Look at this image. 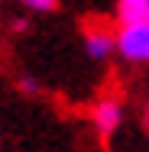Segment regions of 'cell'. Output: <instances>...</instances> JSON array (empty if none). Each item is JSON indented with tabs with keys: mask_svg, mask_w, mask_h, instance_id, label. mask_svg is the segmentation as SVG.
Listing matches in <instances>:
<instances>
[{
	"mask_svg": "<svg viewBox=\"0 0 149 152\" xmlns=\"http://www.w3.org/2000/svg\"><path fill=\"white\" fill-rule=\"evenodd\" d=\"M91 120H94V129L101 136H114L123 123V100L120 97H101L91 110Z\"/></svg>",
	"mask_w": 149,
	"mask_h": 152,
	"instance_id": "obj_2",
	"label": "cell"
},
{
	"mask_svg": "<svg viewBox=\"0 0 149 152\" xmlns=\"http://www.w3.org/2000/svg\"><path fill=\"white\" fill-rule=\"evenodd\" d=\"M84 52H88L94 61H104L114 55V32L107 26H91L84 32Z\"/></svg>",
	"mask_w": 149,
	"mask_h": 152,
	"instance_id": "obj_3",
	"label": "cell"
},
{
	"mask_svg": "<svg viewBox=\"0 0 149 152\" xmlns=\"http://www.w3.org/2000/svg\"><path fill=\"white\" fill-rule=\"evenodd\" d=\"M20 3L29 7V10H36V13H49V10H55L59 0H20Z\"/></svg>",
	"mask_w": 149,
	"mask_h": 152,
	"instance_id": "obj_5",
	"label": "cell"
},
{
	"mask_svg": "<svg viewBox=\"0 0 149 152\" xmlns=\"http://www.w3.org/2000/svg\"><path fill=\"white\" fill-rule=\"evenodd\" d=\"M114 52H120L130 65H149V23L120 26L114 36Z\"/></svg>",
	"mask_w": 149,
	"mask_h": 152,
	"instance_id": "obj_1",
	"label": "cell"
},
{
	"mask_svg": "<svg viewBox=\"0 0 149 152\" xmlns=\"http://www.w3.org/2000/svg\"><path fill=\"white\" fill-rule=\"evenodd\" d=\"M143 126H146V133H149V107L143 110Z\"/></svg>",
	"mask_w": 149,
	"mask_h": 152,
	"instance_id": "obj_6",
	"label": "cell"
},
{
	"mask_svg": "<svg viewBox=\"0 0 149 152\" xmlns=\"http://www.w3.org/2000/svg\"><path fill=\"white\" fill-rule=\"evenodd\" d=\"M117 20L120 26L149 23V0H117Z\"/></svg>",
	"mask_w": 149,
	"mask_h": 152,
	"instance_id": "obj_4",
	"label": "cell"
}]
</instances>
